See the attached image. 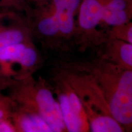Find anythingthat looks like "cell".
Returning <instances> with one entry per match:
<instances>
[{
  "label": "cell",
  "instance_id": "9a60e30c",
  "mask_svg": "<svg viewBox=\"0 0 132 132\" xmlns=\"http://www.w3.org/2000/svg\"><path fill=\"white\" fill-rule=\"evenodd\" d=\"M14 128L10 123L6 122H0V132H12L14 131Z\"/></svg>",
  "mask_w": 132,
  "mask_h": 132
},
{
  "label": "cell",
  "instance_id": "4fadbf2b",
  "mask_svg": "<svg viewBox=\"0 0 132 132\" xmlns=\"http://www.w3.org/2000/svg\"><path fill=\"white\" fill-rule=\"evenodd\" d=\"M111 38L121 40L132 45V23L113 28Z\"/></svg>",
  "mask_w": 132,
  "mask_h": 132
},
{
  "label": "cell",
  "instance_id": "ba28073f",
  "mask_svg": "<svg viewBox=\"0 0 132 132\" xmlns=\"http://www.w3.org/2000/svg\"><path fill=\"white\" fill-rule=\"evenodd\" d=\"M106 59L132 70V45L124 41L111 38L107 45Z\"/></svg>",
  "mask_w": 132,
  "mask_h": 132
},
{
  "label": "cell",
  "instance_id": "277c9868",
  "mask_svg": "<svg viewBox=\"0 0 132 132\" xmlns=\"http://www.w3.org/2000/svg\"><path fill=\"white\" fill-rule=\"evenodd\" d=\"M36 112L47 122L52 132L66 131L57 99L48 89L38 88L33 97Z\"/></svg>",
  "mask_w": 132,
  "mask_h": 132
},
{
  "label": "cell",
  "instance_id": "7a4b0ae2",
  "mask_svg": "<svg viewBox=\"0 0 132 132\" xmlns=\"http://www.w3.org/2000/svg\"><path fill=\"white\" fill-rule=\"evenodd\" d=\"M57 102L66 131H89L88 120L80 98L64 79L57 92Z\"/></svg>",
  "mask_w": 132,
  "mask_h": 132
},
{
  "label": "cell",
  "instance_id": "6da1fadb",
  "mask_svg": "<svg viewBox=\"0 0 132 132\" xmlns=\"http://www.w3.org/2000/svg\"><path fill=\"white\" fill-rule=\"evenodd\" d=\"M65 80L80 98L88 120L89 131L120 132L121 125L111 116L103 93L91 75L70 73Z\"/></svg>",
  "mask_w": 132,
  "mask_h": 132
},
{
  "label": "cell",
  "instance_id": "5bb4252c",
  "mask_svg": "<svg viewBox=\"0 0 132 132\" xmlns=\"http://www.w3.org/2000/svg\"><path fill=\"white\" fill-rule=\"evenodd\" d=\"M37 59V55L35 50L31 47L26 45L21 54L18 64L25 68H29L36 64Z\"/></svg>",
  "mask_w": 132,
  "mask_h": 132
},
{
  "label": "cell",
  "instance_id": "e0dca14e",
  "mask_svg": "<svg viewBox=\"0 0 132 132\" xmlns=\"http://www.w3.org/2000/svg\"><path fill=\"white\" fill-rule=\"evenodd\" d=\"M1 1H2L4 3H12V2H14L15 0H1Z\"/></svg>",
  "mask_w": 132,
  "mask_h": 132
},
{
  "label": "cell",
  "instance_id": "7c38bea8",
  "mask_svg": "<svg viewBox=\"0 0 132 132\" xmlns=\"http://www.w3.org/2000/svg\"><path fill=\"white\" fill-rule=\"evenodd\" d=\"M24 34L16 29L0 31V51L7 46L16 43L23 42Z\"/></svg>",
  "mask_w": 132,
  "mask_h": 132
},
{
  "label": "cell",
  "instance_id": "8fae6325",
  "mask_svg": "<svg viewBox=\"0 0 132 132\" xmlns=\"http://www.w3.org/2000/svg\"><path fill=\"white\" fill-rule=\"evenodd\" d=\"M26 45L23 42H20L4 48L0 51V61L18 63Z\"/></svg>",
  "mask_w": 132,
  "mask_h": 132
},
{
  "label": "cell",
  "instance_id": "52a82bcc",
  "mask_svg": "<svg viewBox=\"0 0 132 132\" xmlns=\"http://www.w3.org/2000/svg\"><path fill=\"white\" fill-rule=\"evenodd\" d=\"M103 12L101 23L113 28L124 25L130 19L126 0H102Z\"/></svg>",
  "mask_w": 132,
  "mask_h": 132
},
{
  "label": "cell",
  "instance_id": "5b68a950",
  "mask_svg": "<svg viewBox=\"0 0 132 132\" xmlns=\"http://www.w3.org/2000/svg\"><path fill=\"white\" fill-rule=\"evenodd\" d=\"M80 0H53V9L58 21L60 36H70L75 28L74 16Z\"/></svg>",
  "mask_w": 132,
  "mask_h": 132
},
{
  "label": "cell",
  "instance_id": "30bf717a",
  "mask_svg": "<svg viewBox=\"0 0 132 132\" xmlns=\"http://www.w3.org/2000/svg\"><path fill=\"white\" fill-rule=\"evenodd\" d=\"M38 29L41 34L47 37L60 35L58 21L53 11H52L40 20Z\"/></svg>",
  "mask_w": 132,
  "mask_h": 132
},
{
  "label": "cell",
  "instance_id": "8992f818",
  "mask_svg": "<svg viewBox=\"0 0 132 132\" xmlns=\"http://www.w3.org/2000/svg\"><path fill=\"white\" fill-rule=\"evenodd\" d=\"M103 12L102 0H82L79 6L78 24L85 32L94 31L101 23Z\"/></svg>",
  "mask_w": 132,
  "mask_h": 132
},
{
  "label": "cell",
  "instance_id": "2e32d148",
  "mask_svg": "<svg viewBox=\"0 0 132 132\" xmlns=\"http://www.w3.org/2000/svg\"><path fill=\"white\" fill-rule=\"evenodd\" d=\"M4 117V112L3 111V110H1V109L0 108V120L3 119Z\"/></svg>",
  "mask_w": 132,
  "mask_h": 132
},
{
  "label": "cell",
  "instance_id": "9c48e42d",
  "mask_svg": "<svg viewBox=\"0 0 132 132\" xmlns=\"http://www.w3.org/2000/svg\"><path fill=\"white\" fill-rule=\"evenodd\" d=\"M20 131L24 132H52L47 122L36 111L20 115L17 121Z\"/></svg>",
  "mask_w": 132,
  "mask_h": 132
},
{
  "label": "cell",
  "instance_id": "3957f363",
  "mask_svg": "<svg viewBox=\"0 0 132 132\" xmlns=\"http://www.w3.org/2000/svg\"><path fill=\"white\" fill-rule=\"evenodd\" d=\"M103 92L111 116L123 128L132 126V94L112 86L97 83Z\"/></svg>",
  "mask_w": 132,
  "mask_h": 132
}]
</instances>
